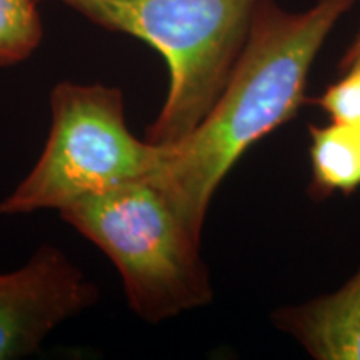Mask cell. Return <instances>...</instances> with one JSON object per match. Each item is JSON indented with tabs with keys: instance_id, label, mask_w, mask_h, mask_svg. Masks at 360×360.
Returning <instances> with one entry per match:
<instances>
[{
	"instance_id": "3",
	"label": "cell",
	"mask_w": 360,
	"mask_h": 360,
	"mask_svg": "<svg viewBox=\"0 0 360 360\" xmlns=\"http://www.w3.org/2000/svg\"><path fill=\"white\" fill-rule=\"evenodd\" d=\"M60 217L112 260L143 321L159 323L212 302L200 237L148 177L75 202Z\"/></svg>"
},
{
	"instance_id": "8",
	"label": "cell",
	"mask_w": 360,
	"mask_h": 360,
	"mask_svg": "<svg viewBox=\"0 0 360 360\" xmlns=\"http://www.w3.org/2000/svg\"><path fill=\"white\" fill-rule=\"evenodd\" d=\"M42 34L39 0H0V67L29 58Z\"/></svg>"
},
{
	"instance_id": "6",
	"label": "cell",
	"mask_w": 360,
	"mask_h": 360,
	"mask_svg": "<svg viewBox=\"0 0 360 360\" xmlns=\"http://www.w3.org/2000/svg\"><path fill=\"white\" fill-rule=\"evenodd\" d=\"M274 322L317 360H360V267L330 295L278 310Z\"/></svg>"
},
{
	"instance_id": "1",
	"label": "cell",
	"mask_w": 360,
	"mask_h": 360,
	"mask_svg": "<svg viewBox=\"0 0 360 360\" xmlns=\"http://www.w3.org/2000/svg\"><path fill=\"white\" fill-rule=\"evenodd\" d=\"M355 2L317 0L297 13L274 0L259 4L217 101L182 142L165 147L160 169L148 177L197 237H202L214 193L237 160L290 122L309 101L305 87L315 57Z\"/></svg>"
},
{
	"instance_id": "2",
	"label": "cell",
	"mask_w": 360,
	"mask_h": 360,
	"mask_svg": "<svg viewBox=\"0 0 360 360\" xmlns=\"http://www.w3.org/2000/svg\"><path fill=\"white\" fill-rule=\"evenodd\" d=\"M94 24L132 35L164 57L169 90L146 141L182 142L217 101L262 0H58Z\"/></svg>"
},
{
	"instance_id": "10",
	"label": "cell",
	"mask_w": 360,
	"mask_h": 360,
	"mask_svg": "<svg viewBox=\"0 0 360 360\" xmlns=\"http://www.w3.org/2000/svg\"><path fill=\"white\" fill-rule=\"evenodd\" d=\"M359 60H360V25H359V30H357V34H355L354 40L349 45V49L344 52V56H342V58H340L339 70H344L345 67L352 65Z\"/></svg>"
},
{
	"instance_id": "7",
	"label": "cell",
	"mask_w": 360,
	"mask_h": 360,
	"mask_svg": "<svg viewBox=\"0 0 360 360\" xmlns=\"http://www.w3.org/2000/svg\"><path fill=\"white\" fill-rule=\"evenodd\" d=\"M312 180L309 195L323 200L334 193L352 195L360 188V127L332 120L309 127Z\"/></svg>"
},
{
	"instance_id": "5",
	"label": "cell",
	"mask_w": 360,
	"mask_h": 360,
	"mask_svg": "<svg viewBox=\"0 0 360 360\" xmlns=\"http://www.w3.org/2000/svg\"><path fill=\"white\" fill-rule=\"evenodd\" d=\"M98 287L56 245L0 274V360L37 352L52 330L98 302Z\"/></svg>"
},
{
	"instance_id": "4",
	"label": "cell",
	"mask_w": 360,
	"mask_h": 360,
	"mask_svg": "<svg viewBox=\"0 0 360 360\" xmlns=\"http://www.w3.org/2000/svg\"><path fill=\"white\" fill-rule=\"evenodd\" d=\"M51 129L29 175L0 202L2 215L62 209L160 169L165 147L137 139L125 122L122 90L58 82L51 90Z\"/></svg>"
},
{
	"instance_id": "9",
	"label": "cell",
	"mask_w": 360,
	"mask_h": 360,
	"mask_svg": "<svg viewBox=\"0 0 360 360\" xmlns=\"http://www.w3.org/2000/svg\"><path fill=\"white\" fill-rule=\"evenodd\" d=\"M340 72L342 77L312 102L334 122L360 127V60Z\"/></svg>"
}]
</instances>
